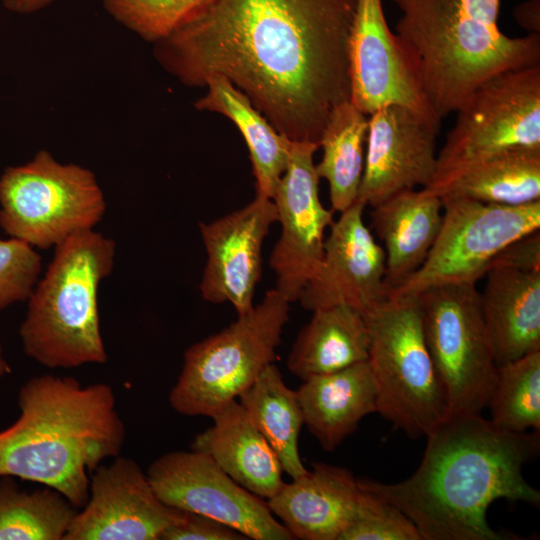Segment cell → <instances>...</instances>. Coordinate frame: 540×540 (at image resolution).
Segmentation results:
<instances>
[{"label": "cell", "instance_id": "1", "mask_svg": "<svg viewBox=\"0 0 540 540\" xmlns=\"http://www.w3.org/2000/svg\"><path fill=\"white\" fill-rule=\"evenodd\" d=\"M355 0H209L154 44L160 65L187 86L221 75L274 128L319 144L333 109L350 100Z\"/></svg>", "mask_w": 540, "mask_h": 540}, {"label": "cell", "instance_id": "2", "mask_svg": "<svg viewBox=\"0 0 540 540\" xmlns=\"http://www.w3.org/2000/svg\"><path fill=\"white\" fill-rule=\"evenodd\" d=\"M540 448L539 431L510 432L480 414H450L427 435L422 461L407 479L359 483L401 510L422 540H506L488 524L497 499L538 506L523 467Z\"/></svg>", "mask_w": 540, "mask_h": 540}, {"label": "cell", "instance_id": "3", "mask_svg": "<svg viewBox=\"0 0 540 540\" xmlns=\"http://www.w3.org/2000/svg\"><path fill=\"white\" fill-rule=\"evenodd\" d=\"M18 407L16 421L0 431V478L40 483L82 508L92 473L119 456L125 442L112 388L34 376L21 386Z\"/></svg>", "mask_w": 540, "mask_h": 540}, {"label": "cell", "instance_id": "4", "mask_svg": "<svg viewBox=\"0 0 540 540\" xmlns=\"http://www.w3.org/2000/svg\"><path fill=\"white\" fill-rule=\"evenodd\" d=\"M396 40L434 114L455 113L484 81L540 64V34L510 37L502 0H392Z\"/></svg>", "mask_w": 540, "mask_h": 540}, {"label": "cell", "instance_id": "5", "mask_svg": "<svg viewBox=\"0 0 540 540\" xmlns=\"http://www.w3.org/2000/svg\"><path fill=\"white\" fill-rule=\"evenodd\" d=\"M42 279L27 300L19 328L24 353L50 369L103 364L98 290L112 272L113 239L86 229L54 247Z\"/></svg>", "mask_w": 540, "mask_h": 540}, {"label": "cell", "instance_id": "6", "mask_svg": "<svg viewBox=\"0 0 540 540\" xmlns=\"http://www.w3.org/2000/svg\"><path fill=\"white\" fill-rule=\"evenodd\" d=\"M363 315L377 412L411 438L427 436L449 416V405L416 298L390 297Z\"/></svg>", "mask_w": 540, "mask_h": 540}, {"label": "cell", "instance_id": "7", "mask_svg": "<svg viewBox=\"0 0 540 540\" xmlns=\"http://www.w3.org/2000/svg\"><path fill=\"white\" fill-rule=\"evenodd\" d=\"M289 311L290 302L273 288L223 330L191 345L169 394L171 407L212 418L237 400L274 362Z\"/></svg>", "mask_w": 540, "mask_h": 540}, {"label": "cell", "instance_id": "8", "mask_svg": "<svg viewBox=\"0 0 540 540\" xmlns=\"http://www.w3.org/2000/svg\"><path fill=\"white\" fill-rule=\"evenodd\" d=\"M106 211L95 174L60 163L47 150L0 176V227L32 247H55L72 234L94 227Z\"/></svg>", "mask_w": 540, "mask_h": 540}, {"label": "cell", "instance_id": "9", "mask_svg": "<svg viewBox=\"0 0 540 540\" xmlns=\"http://www.w3.org/2000/svg\"><path fill=\"white\" fill-rule=\"evenodd\" d=\"M425 342L450 414H480L497 377L476 284H443L415 296Z\"/></svg>", "mask_w": 540, "mask_h": 540}, {"label": "cell", "instance_id": "10", "mask_svg": "<svg viewBox=\"0 0 540 540\" xmlns=\"http://www.w3.org/2000/svg\"><path fill=\"white\" fill-rule=\"evenodd\" d=\"M455 113L428 187L504 151L540 147V64L484 81Z\"/></svg>", "mask_w": 540, "mask_h": 540}, {"label": "cell", "instance_id": "11", "mask_svg": "<svg viewBox=\"0 0 540 540\" xmlns=\"http://www.w3.org/2000/svg\"><path fill=\"white\" fill-rule=\"evenodd\" d=\"M440 198L443 220L434 245L421 267L390 297H415L443 284H476L501 250L540 228V200L499 205Z\"/></svg>", "mask_w": 540, "mask_h": 540}, {"label": "cell", "instance_id": "12", "mask_svg": "<svg viewBox=\"0 0 540 540\" xmlns=\"http://www.w3.org/2000/svg\"><path fill=\"white\" fill-rule=\"evenodd\" d=\"M147 477L168 506L211 517L255 540H293L267 502L243 488L208 455L166 453L150 464Z\"/></svg>", "mask_w": 540, "mask_h": 540}, {"label": "cell", "instance_id": "13", "mask_svg": "<svg viewBox=\"0 0 540 540\" xmlns=\"http://www.w3.org/2000/svg\"><path fill=\"white\" fill-rule=\"evenodd\" d=\"M319 144L292 143L290 158L274 195L281 233L269 257L275 287L290 303L296 302L317 272L325 231L333 223V210L319 196L314 154Z\"/></svg>", "mask_w": 540, "mask_h": 540}, {"label": "cell", "instance_id": "14", "mask_svg": "<svg viewBox=\"0 0 540 540\" xmlns=\"http://www.w3.org/2000/svg\"><path fill=\"white\" fill-rule=\"evenodd\" d=\"M184 515L158 498L137 462L117 456L92 473L88 500L64 540H160Z\"/></svg>", "mask_w": 540, "mask_h": 540}, {"label": "cell", "instance_id": "15", "mask_svg": "<svg viewBox=\"0 0 540 540\" xmlns=\"http://www.w3.org/2000/svg\"><path fill=\"white\" fill-rule=\"evenodd\" d=\"M365 207L358 199L329 227L320 266L298 299L306 310L345 305L364 314L390 298L385 251L364 222Z\"/></svg>", "mask_w": 540, "mask_h": 540}, {"label": "cell", "instance_id": "16", "mask_svg": "<svg viewBox=\"0 0 540 540\" xmlns=\"http://www.w3.org/2000/svg\"><path fill=\"white\" fill-rule=\"evenodd\" d=\"M276 222L278 214L273 200L256 195L238 210L199 223L206 251L199 289L205 301L230 303L237 315L253 308L262 274L263 243Z\"/></svg>", "mask_w": 540, "mask_h": 540}, {"label": "cell", "instance_id": "17", "mask_svg": "<svg viewBox=\"0 0 540 540\" xmlns=\"http://www.w3.org/2000/svg\"><path fill=\"white\" fill-rule=\"evenodd\" d=\"M440 127L402 105L370 113L358 199L374 207L397 192L428 187L436 174Z\"/></svg>", "mask_w": 540, "mask_h": 540}, {"label": "cell", "instance_id": "18", "mask_svg": "<svg viewBox=\"0 0 540 540\" xmlns=\"http://www.w3.org/2000/svg\"><path fill=\"white\" fill-rule=\"evenodd\" d=\"M349 74L350 101L365 114L397 104L441 125L387 23L382 0H355Z\"/></svg>", "mask_w": 540, "mask_h": 540}, {"label": "cell", "instance_id": "19", "mask_svg": "<svg viewBox=\"0 0 540 540\" xmlns=\"http://www.w3.org/2000/svg\"><path fill=\"white\" fill-rule=\"evenodd\" d=\"M358 479L346 468L314 463L311 471L281 488L267 501L274 516L301 540H339L352 520Z\"/></svg>", "mask_w": 540, "mask_h": 540}, {"label": "cell", "instance_id": "20", "mask_svg": "<svg viewBox=\"0 0 540 540\" xmlns=\"http://www.w3.org/2000/svg\"><path fill=\"white\" fill-rule=\"evenodd\" d=\"M480 292L496 366L540 350V272L492 266Z\"/></svg>", "mask_w": 540, "mask_h": 540}, {"label": "cell", "instance_id": "21", "mask_svg": "<svg viewBox=\"0 0 540 540\" xmlns=\"http://www.w3.org/2000/svg\"><path fill=\"white\" fill-rule=\"evenodd\" d=\"M212 419L214 424L195 436L191 450L208 455L254 495L271 498L284 483V471L277 454L247 411L234 400Z\"/></svg>", "mask_w": 540, "mask_h": 540}, {"label": "cell", "instance_id": "22", "mask_svg": "<svg viewBox=\"0 0 540 540\" xmlns=\"http://www.w3.org/2000/svg\"><path fill=\"white\" fill-rule=\"evenodd\" d=\"M371 225L386 255L385 281L392 292L427 258L443 220L442 199L427 188L406 189L372 207Z\"/></svg>", "mask_w": 540, "mask_h": 540}, {"label": "cell", "instance_id": "23", "mask_svg": "<svg viewBox=\"0 0 540 540\" xmlns=\"http://www.w3.org/2000/svg\"><path fill=\"white\" fill-rule=\"evenodd\" d=\"M304 425L326 451L335 450L368 414L377 390L368 361L303 380L296 390Z\"/></svg>", "mask_w": 540, "mask_h": 540}, {"label": "cell", "instance_id": "24", "mask_svg": "<svg viewBox=\"0 0 540 540\" xmlns=\"http://www.w3.org/2000/svg\"><path fill=\"white\" fill-rule=\"evenodd\" d=\"M300 330L287 359L302 381L366 361L369 333L364 315L349 306L320 308Z\"/></svg>", "mask_w": 540, "mask_h": 540}, {"label": "cell", "instance_id": "25", "mask_svg": "<svg viewBox=\"0 0 540 540\" xmlns=\"http://www.w3.org/2000/svg\"><path fill=\"white\" fill-rule=\"evenodd\" d=\"M205 86L207 93L195 102V107L220 113L236 125L249 151L256 195L272 199L287 168L293 141L277 131L224 76H211Z\"/></svg>", "mask_w": 540, "mask_h": 540}, {"label": "cell", "instance_id": "26", "mask_svg": "<svg viewBox=\"0 0 540 540\" xmlns=\"http://www.w3.org/2000/svg\"><path fill=\"white\" fill-rule=\"evenodd\" d=\"M427 189L439 197H463L499 205L540 200V147L504 151Z\"/></svg>", "mask_w": 540, "mask_h": 540}, {"label": "cell", "instance_id": "27", "mask_svg": "<svg viewBox=\"0 0 540 540\" xmlns=\"http://www.w3.org/2000/svg\"><path fill=\"white\" fill-rule=\"evenodd\" d=\"M238 399L277 454L283 471L292 479L305 474L308 470L298 450L303 415L296 391L285 384L279 368L267 365Z\"/></svg>", "mask_w": 540, "mask_h": 540}, {"label": "cell", "instance_id": "28", "mask_svg": "<svg viewBox=\"0 0 540 540\" xmlns=\"http://www.w3.org/2000/svg\"><path fill=\"white\" fill-rule=\"evenodd\" d=\"M367 132L368 115L350 100L336 106L324 126L319 140L322 159L315 169L328 182L333 211L341 213L358 200Z\"/></svg>", "mask_w": 540, "mask_h": 540}, {"label": "cell", "instance_id": "29", "mask_svg": "<svg viewBox=\"0 0 540 540\" xmlns=\"http://www.w3.org/2000/svg\"><path fill=\"white\" fill-rule=\"evenodd\" d=\"M77 512L53 488L27 492L13 477L0 478V540H64Z\"/></svg>", "mask_w": 540, "mask_h": 540}, {"label": "cell", "instance_id": "30", "mask_svg": "<svg viewBox=\"0 0 540 540\" xmlns=\"http://www.w3.org/2000/svg\"><path fill=\"white\" fill-rule=\"evenodd\" d=\"M491 422L510 432L540 430V350L497 367Z\"/></svg>", "mask_w": 540, "mask_h": 540}, {"label": "cell", "instance_id": "31", "mask_svg": "<svg viewBox=\"0 0 540 540\" xmlns=\"http://www.w3.org/2000/svg\"><path fill=\"white\" fill-rule=\"evenodd\" d=\"M209 0H102L118 23L153 44L189 20Z\"/></svg>", "mask_w": 540, "mask_h": 540}, {"label": "cell", "instance_id": "32", "mask_svg": "<svg viewBox=\"0 0 540 540\" xmlns=\"http://www.w3.org/2000/svg\"><path fill=\"white\" fill-rule=\"evenodd\" d=\"M354 516L339 540H422L415 524L396 506L364 488Z\"/></svg>", "mask_w": 540, "mask_h": 540}, {"label": "cell", "instance_id": "33", "mask_svg": "<svg viewBox=\"0 0 540 540\" xmlns=\"http://www.w3.org/2000/svg\"><path fill=\"white\" fill-rule=\"evenodd\" d=\"M41 273V257L29 244L0 236V311L32 294Z\"/></svg>", "mask_w": 540, "mask_h": 540}, {"label": "cell", "instance_id": "34", "mask_svg": "<svg viewBox=\"0 0 540 540\" xmlns=\"http://www.w3.org/2000/svg\"><path fill=\"white\" fill-rule=\"evenodd\" d=\"M245 535L211 517L186 512L183 520L169 527L160 540H246Z\"/></svg>", "mask_w": 540, "mask_h": 540}, {"label": "cell", "instance_id": "35", "mask_svg": "<svg viewBox=\"0 0 540 540\" xmlns=\"http://www.w3.org/2000/svg\"><path fill=\"white\" fill-rule=\"evenodd\" d=\"M492 266L540 272V231H533L511 242L493 259Z\"/></svg>", "mask_w": 540, "mask_h": 540}, {"label": "cell", "instance_id": "36", "mask_svg": "<svg viewBox=\"0 0 540 540\" xmlns=\"http://www.w3.org/2000/svg\"><path fill=\"white\" fill-rule=\"evenodd\" d=\"M514 16L528 34H540V0H527L519 4Z\"/></svg>", "mask_w": 540, "mask_h": 540}, {"label": "cell", "instance_id": "37", "mask_svg": "<svg viewBox=\"0 0 540 540\" xmlns=\"http://www.w3.org/2000/svg\"><path fill=\"white\" fill-rule=\"evenodd\" d=\"M57 0H2L3 6L17 14H31L46 8Z\"/></svg>", "mask_w": 540, "mask_h": 540}, {"label": "cell", "instance_id": "38", "mask_svg": "<svg viewBox=\"0 0 540 540\" xmlns=\"http://www.w3.org/2000/svg\"><path fill=\"white\" fill-rule=\"evenodd\" d=\"M10 373H11L10 364L6 360L3 354L1 344H0V381L3 380Z\"/></svg>", "mask_w": 540, "mask_h": 540}]
</instances>
